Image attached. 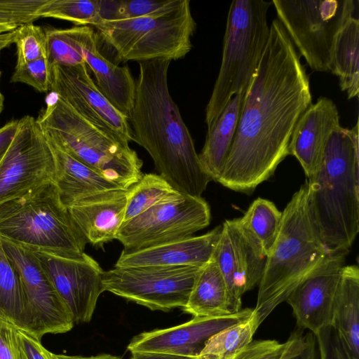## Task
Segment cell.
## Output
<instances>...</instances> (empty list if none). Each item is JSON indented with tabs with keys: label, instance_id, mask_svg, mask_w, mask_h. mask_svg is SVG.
Instances as JSON below:
<instances>
[{
	"label": "cell",
	"instance_id": "6da1fadb",
	"mask_svg": "<svg viewBox=\"0 0 359 359\" xmlns=\"http://www.w3.org/2000/svg\"><path fill=\"white\" fill-rule=\"evenodd\" d=\"M246 90L235 136L217 182L252 193L289 155L294 128L312 104L309 79L278 19Z\"/></svg>",
	"mask_w": 359,
	"mask_h": 359
},
{
	"label": "cell",
	"instance_id": "7a4b0ae2",
	"mask_svg": "<svg viewBox=\"0 0 359 359\" xmlns=\"http://www.w3.org/2000/svg\"><path fill=\"white\" fill-rule=\"evenodd\" d=\"M170 62L165 59L139 62L128 120L133 141L149 153L159 175L177 191L201 197L212 180L200 163L191 135L169 92Z\"/></svg>",
	"mask_w": 359,
	"mask_h": 359
},
{
	"label": "cell",
	"instance_id": "3957f363",
	"mask_svg": "<svg viewBox=\"0 0 359 359\" xmlns=\"http://www.w3.org/2000/svg\"><path fill=\"white\" fill-rule=\"evenodd\" d=\"M311 209L329 253H348L359 232L358 120L330 136L318 172L307 180Z\"/></svg>",
	"mask_w": 359,
	"mask_h": 359
},
{
	"label": "cell",
	"instance_id": "277c9868",
	"mask_svg": "<svg viewBox=\"0 0 359 359\" xmlns=\"http://www.w3.org/2000/svg\"><path fill=\"white\" fill-rule=\"evenodd\" d=\"M314 219L308 182L282 212L276 241L268 254L252 311L261 323L330 255Z\"/></svg>",
	"mask_w": 359,
	"mask_h": 359
},
{
	"label": "cell",
	"instance_id": "5b68a950",
	"mask_svg": "<svg viewBox=\"0 0 359 359\" xmlns=\"http://www.w3.org/2000/svg\"><path fill=\"white\" fill-rule=\"evenodd\" d=\"M55 95L36 118L45 136L122 188L137 183L143 175L142 161L129 144L99 129Z\"/></svg>",
	"mask_w": 359,
	"mask_h": 359
},
{
	"label": "cell",
	"instance_id": "8992f818",
	"mask_svg": "<svg viewBox=\"0 0 359 359\" xmlns=\"http://www.w3.org/2000/svg\"><path fill=\"white\" fill-rule=\"evenodd\" d=\"M0 238L36 252L76 258L87 241L54 183L0 205Z\"/></svg>",
	"mask_w": 359,
	"mask_h": 359
},
{
	"label": "cell",
	"instance_id": "52a82bcc",
	"mask_svg": "<svg viewBox=\"0 0 359 359\" xmlns=\"http://www.w3.org/2000/svg\"><path fill=\"white\" fill-rule=\"evenodd\" d=\"M189 0H171L154 12L138 18L100 21L93 26L121 61H170L184 57L192 48L196 29Z\"/></svg>",
	"mask_w": 359,
	"mask_h": 359
},
{
	"label": "cell",
	"instance_id": "ba28073f",
	"mask_svg": "<svg viewBox=\"0 0 359 359\" xmlns=\"http://www.w3.org/2000/svg\"><path fill=\"white\" fill-rule=\"evenodd\" d=\"M272 1L234 0L224 36L221 66L206 107L205 123L210 128L231 99L246 91L269 35L267 11Z\"/></svg>",
	"mask_w": 359,
	"mask_h": 359
},
{
	"label": "cell",
	"instance_id": "9c48e42d",
	"mask_svg": "<svg viewBox=\"0 0 359 359\" xmlns=\"http://www.w3.org/2000/svg\"><path fill=\"white\" fill-rule=\"evenodd\" d=\"M278 20L309 67L330 71L337 35L353 16L354 0H273Z\"/></svg>",
	"mask_w": 359,
	"mask_h": 359
},
{
	"label": "cell",
	"instance_id": "30bf717a",
	"mask_svg": "<svg viewBox=\"0 0 359 359\" xmlns=\"http://www.w3.org/2000/svg\"><path fill=\"white\" fill-rule=\"evenodd\" d=\"M203 266H114L103 271V290L152 311L182 309Z\"/></svg>",
	"mask_w": 359,
	"mask_h": 359
},
{
	"label": "cell",
	"instance_id": "8fae6325",
	"mask_svg": "<svg viewBox=\"0 0 359 359\" xmlns=\"http://www.w3.org/2000/svg\"><path fill=\"white\" fill-rule=\"evenodd\" d=\"M210 210L202 197L182 193L122 224L115 239L126 250L143 248L192 236L208 226Z\"/></svg>",
	"mask_w": 359,
	"mask_h": 359
},
{
	"label": "cell",
	"instance_id": "7c38bea8",
	"mask_svg": "<svg viewBox=\"0 0 359 359\" xmlns=\"http://www.w3.org/2000/svg\"><path fill=\"white\" fill-rule=\"evenodd\" d=\"M55 160L36 119L18 121L15 137L0 159V205L54 183Z\"/></svg>",
	"mask_w": 359,
	"mask_h": 359
},
{
	"label": "cell",
	"instance_id": "4fadbf2b",
	"mask_svg": "<svg viewBox=\"0 0 359 359\" xmlns=\"http://www.w3.org/2000/svg\"><path fill=\"white\" fill-rule=\"evenodd\" d=\"M268 254L241 218L226 219L213 257L224 278L229 310L241 311L243 294L259 285Z\"/></svg>",
	"mask_w": 359,
	"mask_h": 359
},
{
	"label": "cell",
	"instance_id": "5bb4252c",
	"mask_svg": "<svg viewBox=\"0 0 359 359\" xmlns=\"http://www.w3.org/2000/svg\"><path fill=\"white\" fill-rule=\"evenodd\" d=\"M18 272L34 318V336L65 333L74 325L72 314L33 251L0 238Z\"/></svg>",
	"mask_w": 359,
	"mask_h": 359
},
{
	"label": "cell",
	"instance_id": "9a60e30c",
	"mask_svg": "<svg viewBox=\"0 0 359 359\" xmlns=\"http://www.w3.org/2000/svg\"><path fill=\"white\" fill-rule=\"evenodd\" d=\"M50 90L99 129L125 143L133 141L128 117L100 92L86 63L51 65Z\"/></svg>",
	"mask_w": 359,
	"mask_h": 359
},
{
	"label": "cell",
	"instance_id": "2e32d148",
	"mask_svg": "<svg viewBox=\"0 0 359 359\" xmlns=\"http://www.w3.org/2000/svg\"><path fill=\"white\" fill-rule=\"evenodd\" d=\"M34 252L69 309L74 324L90 322L104 292V271L100 264L85 252L76 258Z\"/></svg>",
	"mask_w": 359,
	"mask_h": 359
},
{
	"label": "cell",
	"instance_id": "e0dca14e",
	"mask_svg": "<svg viewBox=\"0 0 359 359\" xmlns=\"http://www.w3.org/2000/svg\"><path fill=\"white\" fill-rule=\"evenodd\" d=\"M252 309L215 317H194L191 320L165 329L143 332L127 346L130 353H162L198 358L215 334L248 319Z\"/></svg>",
	"mask_w": 359,
	"mask_h": 359
},
{
	"label": "cell",
	"instance_id": "ac0fdd59",
	"mask_svg": "<svg viewBox=\"0 0 359 359\" xmlns=\"http://www.w3.org/2000/svg\"><path fill=\"white\" fill-rule=\"evenodd\" d=\"M347 254L330 255L287 297L298 329L309 330L315 335L332 325L335 296Z\"/></svg>",
	"mask_w": 359,
	"mask_h": 359
},
{
	"label": "cell",
	"instance_id": "d6986e66",
	"mask_svg": "<svg viewBox=\"0 0 359 359\" xmlns=\"http://www.w3.org/2000/svg\"><path fill=\"white\" fill-rule=\"evenodd\" d=\"M97 88L121 113L129 116L134 103L135 81L127 66L120 67L99 50L97 33L90 26L67 28Z\"/></svg>",
	"mask_w": 359,
	"mask_h": 359
},
{
	"label": "cell",
	"instance_id": "ffe728a7",
	"mask_svg": "<svg viewBox=\"0 0 359 359\" xmlns=\"http://www.w3.org/2000/svg\"><path fill=\"white\" fill-rule=\"evenodd\" d=\"M340 126L336 104L325 97L311 104L297 121L290 138L289 154L298 160L308 179L319 170L328 139Z\"/></svg>",
	"mask_w": 359,
	"mask_h": 359
},
{
	"label": "cell",
	"instance_id": "44dd1931",
	"mask_svg": "<svg viewBox=\"0 0 359 359\" xmlns=\"http://www.w3.org/2000/svg\"><path fill=\"white\" fill-rule=\"evenodd\" d=\"M221 231L222 226H218L201 236L175 239L140 249H123L114 266H203L212 257Z\"/></svg>",
	"mask_w": 359,
	"mask_h": 359
},
{
	"label": "cell",
	"instance_id": "7402d4cb",
	"mask_svg": "<svg viewBox=\"0 0 359 359\" xmlns=\"http://www.w3.org/2000/svg\"><path fill=\"white\" fill-rule=\"evenodd\" d=\"M127 191L118 189L100 192L67 208L88 243L101 245L115 239L124 222Z\"/></svg>",
	"mask_w": 359,
	"mask_h": 359
},
{
	"label": "cell",
	"instance_id": "603a6c76",
	"mask_svg": "<svg viewBox=\"0 0 359 359\" xmlns=\"http://www.w3.org/2000/svg\"><path fill=\"white\" fill-rule=\"evenodd\" d=\"M46 137L55 160L54 184L62 203L67 208L91 195L123 189L74 158L48 137Z\"/></svg>",
	"mask_w": 359,
	"mask_h": 359
},
{
	"label": "cell",
	"instance_id": "cb8c5ba5",
	"mask_svg": "<svg viewBox=\"0 0 359 359\" xmlns=\"http://www.w3.org/2000/svg\"><path fill=\"white\" fill-rule=\"evenodd\" d=\"M246 91L237 93L208 128L205 140L198 154L200 163L212 180L217 182L232 144Z\"/></svg>",
	"mask_w": 359,
	"mask_h": 359
},
{
	"label": "cell",
	"instance_id": "d4e9b609",
	"mask_svg": "<svg viewBox=\"0 0 359 359\" xmlns=\"http://www.w3.org/2000/svg\"><path fill=\"white\" fill-rule=\"evenodd\" d=\"M332 326L354 359H359V269L344 266L335 296Z\"/></svg>",
	"mask_w": 359,
	"mask_h": 359
},
{
	"label": "cell",
	"instance_id": "484cf974",
	"mask_svg": "<svg viewBox=\"0 0 359 359\" xmlns=\"http://www.w3.org/2000/svg\"><path fill=\"white\" fill-rule=\"evenodd\" d=\"M182 310L194 317L231 313L228 307L226 283L213 257L201 268Z\"/></svg>",
	"mask_w": 359,
	"mask_h": 359
},
{
	"label": "cell",
	"instance_id": "4316f807",
	"mask_svg": "<svg viewBox=\"0 0 359 359\" xmlns=\"http://www.w3.org/2000/svg\"><path fill=\"white\" fill-rule=\"evenodd\" d=\"M359 21L352 17L336 36L330 71L339 77V86L348 98L359 92Z\"/></svg>",
	"mask_w": 359,
	"mask_h": 359
},
{
	"label": "cell",
	"instance_id": "83f0119b",
	"mask_svg": "<svg viewBox=\"0 0 359 359\" xmlns=\"http://www.w3.org/2000/svg\"><path fill=\"white\" fill-rule=\"evenodd\" d=\"M0 318L34 335V318L18 272L0 239Z\"/></svg>",
	"mask_w": 359,
	"mask_h": 359
},
{
	"label": "cell",
	"instance_id": "f1b7e54d",
	"mask_svg": "<svg viewBox=\"0 0 359 359\" xmlns=\"http://www.w3.org/2000/svg\"><path fill=\"white\" fill-rule=\"evenodd\" d=\"M260 325L252 311L251 316L213 335L198 359H231L246 347Z\"/></svg>",
	"mask_w": 359,
	"mask_h": 359
},
{
	"label": "cell",
	"instance_id": "f546056e",
	"mask_svg": "<svg viewBox=\"0 0 359 359\" xmlns=\"http://www.w3.org/2000/svg\"><path fill=\"white\" fill-rule=\"evenodd\" d=\"M178 191L160 175L144 174L127 191L124 222L143 213L152 206L176 195Z\"/></svg>",
	"mask_w": 359,
	"mask_h": 359
},
{
	"label": "cell",
	"instance_id": "4dcf8cb0",
	"mask_svg": "<svg viewBox=\"0 0 359 359\" xmlns=\"http://www.w3.org/2000/svg\"><path fill=\"white\" fill-rule=\"evenodd\" d=\"M241 219L269 254L280 230L282 212L273 202L258 198L251 203Z\"/></svg>",
	"mask_w": 359,
	"mask_h": 359
},
{
	"label": "cell",
	"instance_id": "1f68e13d",
	"mask_svg": "<svg viewBox=\"0 0 359 359\" xmlns=\"http://www.w3.org/2000/svg\"><path fill=\"white\" fill-rule=\"evenodd\" d=\"M36 15L67 20L76 26H90L100 22L99 0H46Z\"/></svg>",
	"mask_w": 359,
	"mask_h": 359
},
{
	"label": "cell",
	"instance_id": "d6a6232c",
	"mask_svg": "<svg viewBox=\"0 0 359 359\" xmlns=\"http://www.w3.org/2000/svg\"><path fill=\"white\" fill-rule=\"evenodd\" d=\"M171 0H99L100 21H118L138 18L159 10Z\"/></svg>",
	"mask_w": 359,
	"mask_h": 359
},
{
	"label": "cell",
	"instance_id": "836d02e7",
	"mask_svg": "<svg viewBox=\"0 0 359 359\" xmlns=\"http://www.w3.org/2000/svg\"><path fill=\"white\" fill-rule=\"evenodd\" d=\"M47 60L53 65H76L85 63L67 29L45 28Z\"/></svg>",
	"mask_w": 359,
	"mask_h": 359
},
{
	"label": "cell",
	"instance_id": "e575fe53",
	"mask_svg": "<svg viewBox=\"0 0 359 359\" xmlns=\"http://www.w3.org/2000/svg\"><path fill=\"white\" fill-rule=\"evenodd\" d=\"M16 64H23L41 57L47 58V39L45 28L33 22L16 29Z\"/></svg>",
	"mask_w": 359,
	"mask_h": 359
},
{
	"label": "cell",
	"instance_id": "d590c367",
	"mask_svg": "<svg viewBox=\"0 0 359 359\" xmlns=\"http://www.w3.org/2000/svg\"><path fill=\"white\" fill-rule=\"evenodd\" d=\"M46 0H0V34L39 19L36 12Z\"/></svg>",
	"mask_w": 359,
	"mask_h": 359
},
{
	"label": "cell",
	"instance_id": "8d00e7d4",
	"mask_svg": "<svg viewBox=\"0 0 359 359\" xmlns=\"http://www.w3.org/2000/svg\"><path fill=\"white\" fill-rule=\"evenodd\" d=\"M11 82L23 83L39 92H48L50 88V66L47 58L16 64Z\"/></svg>",
	"mask_w": 359,
	"mask_h": 359
},
{
	"label": "cell",
	"instance_id": "74e56055",
	"mask_svg": "<svg viewBox=\"0 0 359 359\" xmlns=\"http://www.w3.org/2000/svg\"><path fill=\"white\" fill-rule=\"evenodd\" d=\"M315 337L319 359H354L334 326L321 329Z\"/></svg>",
	"mask_w": 359,
	"mask_h": 359
},
{
	"label": "cell",
	"instance_id": "f35d334b",
	"mask_svg": "<svg viewBox=\"0 0 359 359\" xmlns=\"http://www.w3.org/2000/svg\"><path fill=\"white\" fill-rule=\"evenodd\" d=\"M279 359H319L315 335L298 329L284 342Z\"/></svg>",
	"mask_w": 359,
	"mask_h": 359
},
{
	"label": "cell",
	"instance_id": "ab89813d",
	"mask_svg": "<svg viewBox=\"0 0 359 359\" xmlns=\"http://www.w3.org/2000/svg\"><path fill=\"white\" fill-rule=\"evenodd\" d=\"M15 346L18 359H53L51 352L41 343V339L29 332L16 327Z\"/></svg>",
	"mask_w": 359,
	"mask_h": 359
},
{
	"label": "cell",
	"instance_id": "60d3db41",
	"mask_svg": "<svg viewBox=\"0 0 359 359\" xmlns=\"http://www.w3.org/2000/svg\"><path fill=\"white\" fill-rule=\"evenodd\" d=\"M282 344L273 339L252 340L231 359H267Z\"/></svg>",
	"mask_w": 359,
	"mask_h": 359
},
{
	"label": "cell",
	"instance_id": "b9f144b4",
	"mask_svg": "<svg viewBox=\"0 0 359 359\" xmlns=\"http://www.w3.org/2000/svg\"><path fill=\"white\" fill-rule=\"evenodd\" d=\"M15 329V325L0 318V359H18Z\"/></svg>",
	"mask_w": 359,
	"mask_h": 359
},
{
	"label": "cell",
	"instance_id": "7bdbcfd3",
	"mask_svg": "<svg viewBox=\"0 0 359 359\" xmlns=\"http://www.w3.org/2000/svg\"><path fill=\"white\" fill-rule=\"evenodd\" d=\"M19 120H12L0 128V159L8 149L16 134Z\"/></svg>",
	"mask_w": 359,
	"mask_h": 359
},
{
	"label": "cell",
	"instance_id": "ee69618b",
	"mask_svg": "<svg viewBox=\"0 0 359 359\" xmlns=\"http://www.w3.org/2000/svg\"><path fill=\"white\" fill-rule=\"evenodd\" d=\"M131 353L132 355L130 359H198V358L186 357L162 353L135 352Z\"/></svg>",
	"mask_w": 359,
	"mask_h": 359
},
{
	"label": "cell",
	"instance_id": "f6af8a7d",
	"mask_svg": "<svg viewBox=\"0 0 359 359\" xmlns=\"http://www.w3.org/2000/svg\"><path fill=\"white\" fill-rule=\"evenodd\" d=\"M53 359H121L117 356L110 354H100L95 356H79V355H67L64 354L52 353Z\"/></svg>",
	"mask_w": 359,
	"mask_h": 359
},
{
	"label": "cell",
	"instance_id": "bcb514c9",
	"mask_svg": "<svg viewBox=\"0 0 359 359\" xmlns=\"http://www.w3.org/2000/svg\"><path fill=\"white\" fill-rule=\"evenodd\" d=\"M16 29L12 32L0 34V53L1 51L15 43Z\"/></svg>",
	"mask_w": 359,
	"mask_h": 359
},
{
	"label": "cell",
	"instance_id": "7dc6e473",
	"mask_svg": "<svg viewBox=\"0 0 359 359\" xmlns=\"http://www.w3.org/2000/svg\"><path fill=\"white\" fill-rule=\"evenodd\" d=\"M1 72L0 70V82H1ZM4 97L1 91V88H0V114L4 108Z\"/></svg>",
	"mask_w": 359,
	"mask_h": 359
}]
</instances>
